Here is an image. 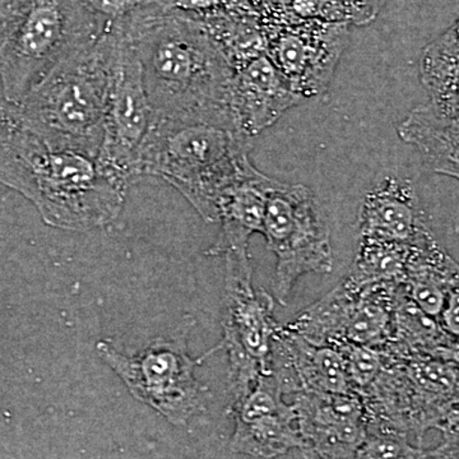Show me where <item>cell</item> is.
<instances>
[{
    "mask_svg": "<svg viewBox=\"0 0 459 459\" xmlns=\"http://www.w3.org/2000/svg\"><path fill=\"white\" fill-rule=\"evenodd\" d=\"M195 325V319L186 316L170 337H157L133 355L120 352L108 341L96 344L99 358L123 380L133 397L177 427L188 424L204 409L208 388L195 377V368L222 350L219 343L201 358L193 359L188 338Z\"/></svg>",
    "mask_w": 459,
    "mask_h": 459,
    "instance_id": "8992f818",
    "label": "cell"
},
{
    "mask_svg": "<svg viewBox=\"0 0 459 459\" xmlns=\"http://www.w3.org/2000/svg\"><path fill=\"white\" fill-rule=\"evenodd\" d=\"M458 25L451 27L422 51L420 78L428 91V102L458 115Z\"/></svg>",
    "mask_w": 459,
    "mask_h": 459,
    "instance_id": "e0dca14e",
    "label": "cell"
},
{
    "mask_svg": "<svg viewBox=\"0 0 459 459\" xmlns=\"http://www.w3.org/2000/svg\"><path fill=\"white\" fill-rule=\"evenodd\" d=\"M397 132L404 143L419 151L429 170L458 179V115L425 102L410 111Z\"/></svg>",
    "mask_w": 459,
    "mask_h": 459,
    "instance_id": "2e32d148",
    "label": "cell"
},
{
    "mask_svg": "<svg viewBox=\"0 0 459 459\" xmlns=\"http://www.w3.org/2000/svg\"><path fill=\"white\" fill-rule=\"evenodd\" d=\"M301 100L267 54L234 66L230 111L235 132L247 141L273 126Z\"/></svg>",
    "mask_w": 459,
    "mask_h": 459,
    "instance_id": "7c38bea8",
    "label": "cell"
},
{
    "mask_svg": "<svg viewBox=\"0 0 459 459\" xmlns=\"http://www.w3.org/2000/svg\"><path fill=\"white\" fill-rule=\"evenodd\" d=\"M323 7V0H294L292 8L298 16L304 18L316 17Z\"/></svg>",
    "mask_w": 459,
    "mask_h": 459,
    "instance_id": "cb8c5ba5",
    "label": "cell"
},
{
    "mask_svg": "<svg viewBox=\"0 0 459 459\" xmlns=\"http://www.w3.org/2000/svg\"><path fill=\"white\" fill-rule=\"evenodd\" d=\"M113 23L95 45L50 72L0 115L38 135L48 146L96 159L104 137L113 71Z\"/></svg>",
    "mask_w": 459,
    "mask_h": 459,
    "instance_id": "3957f363",
    "label": "cell"
},
{
    "mask_svg": "<svg viewBox=\"0 0 459 459\" xmlns=\"http://www.w3.org/2000/svg\"><path fill=\"white\" fill-rule=\"evenodd\" d=\"M415 246L360 241L358 256L347 282L358 287L394 283L401 285Z\"/></svg>",
    "mask_w": 459,
    "mask_h": 459,
    "instance_id": "ac0fdd59",
    "label": "cell"
},
{
    "mask_svg": "<svg viewBox=\"0 0 459 459\" xmlns=\"http://www.w3.org/2000/svg\"><path fill=\"white\" fill-rule=\"evenodd\" d=\"M458 289L451 292L442 314L437 318L440 327L452 337L458 338Z\"/></svg>",
    "mask_w": 459,
    "mask_h": 459,
    "instance_id": "7402d4cb",
    "label": "cell"
},
{
    "mask_svg": "<svg viewBox=\"0 0 459 459\" xmlns=\"http://www.w3.org/2000/svg\"><path fill=\"white\" fill-rule=\"evenodd\" d=\"M305 459H355L368 433L360 395L301 391L292 403Z\"/></svg>",
    "mask_w": 459,
    "mask_h": 459,
    "instance_id": "30bf717a",
    "label": "cell"
},
{
    "mask_svg": "<svg viewBox=\"0 0 459 459\" xmlns=\"http://www.w3.org/2000/svg\"><path fill=\"white\" fill-rule=\"evenodd\" d=\"M84 4L108 23L120 22L143 9L174 8V0H83Z\"/></svg>",
    "mask_w": 459,
    "mask_h": 459,
    "instance_id": "44dd1931",
    "label": "cell"
},
{
    "mask_svg": "<svg viewBox=\"0 0 459 459\" xmlns=\"http://www.w3.org/2000/svg\"><path fill=\"white\" fill-rule=\"evenodd\" d=\"M420 459H458V434L444 433L443 443L435 451L422 452Z\"/></svg>",
    "mask_w": 459,
    "mask_h": 459,
    "instance_id": "603a6c76",
    "label": "cell"
},
{
    "mask_svg": "<svg viewBox=\"0 0 459 459\" xmlns=\"http://www.w3.org/2000/svg\"><path fill=\"white\" fill-rule=\"evenodd\" d=\"M157 117L232 129L234 66L202 21L151 7L120 21Z\"/></svg>",
    "mask_w": 459,
    "mask_h": 459,
    "instance_id": "6da1fadb",
    "label": "cell"
},
{
    "mask_svg": "<svg viewBox=\"0 0 459 459\" xmlns=\"http://www.w3.org/2000/svg\"><path fill=\"white\" fill-rule=\"evenodd\" d=\"M337 350L342 355L352 394L364 397L385 369V352L351 343L337 347Z\"/></svg>",
    "mask_w": 459,
    "mask_h": 459,
    "instance_id": "ffe728a7",
    "label": "cell"
},
{
    "mask_svg": "<svg viewBox=\"0 0 459 459\" xmlns=\"http://www.w3.org/2000/svg\"><path fill=\"white\" fill-rule=\"evenodd\" d=\"M274 374L261 377L250 391L231 402L235 430L230 448L240 455L273 459L299 448L294 406L282 398Z\"/></svg>",
    "mask_w": 459,
    "mask_h": 459,
    "instance_id": "8fae6325",
    "label": "cell"
},
{
    "mask_svg": "<svg viewBox=\"0 0 459 459\" xmlns=\"http://www.w3.org/2000/svg\"><path fill=\"white\" fill-rule=\"evenodd\" d=\"M415 448L400 429L385 422L368 420V433L355 459H420Z\"/></svg>",
    "mask_w": 459,
    "mask_h": 459,
    "instance_id": "d6986e66",
    "label": "cell"
},
{
    "mask_svg": "<svg viewBox=\"0 0 459 459\" xmlns=\"http://www.w3.org/2000/svg\"><path fill=\"white\" fill-rule=\"evenodd\" d=\"M276 183L252 164L225 190L217 207L221 231L205 255L249 256V238L255 232L262 234L265 204Z\"/></svg>",
    "mask_w": 459,
    "mask_h": 459,
    "instance_id": "9a60e30c",
    "label": "cell"
},
{
    "mask_svg": "<svg viewBox=\"0 0 459 459\" xmlns=\"http://www.w3.org/2000/svg\"><path fill=\"white\" fill-rule=\"evenodd\" d=\"M346 42L342 26L290 30L272 41L268 57L296 93L313 98L328 90Z\"/></svg>",
    "mask_w": 459,
    "mask_h": 459,
    "instance_id": "4fadbf2b",
    "label": "cell"
},
{
    "mask_svg": "<svg viewBox=\"0 0 459 459\" xmlns=\"http://www.w3.org/2000/svg\"><path fill=\"white\" fill-rule=\"evenodd\" d=\"M114 56L104 137L96 161L101 170L128 188L140 179L142 148L155 114L144 90L140 62L119 23H113Z\"/></svg>",
    "mask_w": 459,
    "mask_h": 459,
    "instance_id": "9c48e42d",
    "label": "cell"
},
{
    "mask_svg": "<svg viewBox=\"0 0 459 459\" xmlns=\"http://www.w3.org/2000/svg\"><path fill=\"white\" fill-rule=\"evenodd\" d=\"M262 235L277 258L274 296L289 303L300 277L333 270L331 231L316 195L303 184L277 180L265 204Z\"/></svg>",
    "mask_w": 459,
    "mask_h": 459,
    "instance_id": "52a82bcc",
    "label": "cell"
},
{
    "mask_svg": "<svg viewBox=\"0 0 459 459\" xmlns=\"http://www.w3.org/2000/svg\"><path fill=\"white\" fill-rule=\"evenodd\" d=\"M360 241L427 246L435 241L412 181L386 177L362 199Z\"/></svg>",
    "mask_w": 459,
    "mask_h": 459,
    "instance_id": "5bb4252c",
    "label": "cell"
},
{
    "mask_svg": "<svg viewBox=\"0 0 459 459\" xmlns=\"http://www.w3.org/2000/svg\"><path fill=\"white\" fill-rule=\"evenodd\" d=\"M223 338L220 346L229 355L231 402L271 373V351L281 325L273 318V298L253 287L250 258L225 256Z\"/></svg>",
    "mask_w": 459,
    "mask_h": 459,
    "instance_id": "ba28073f",
    "label": "cell"
},
{
    "mask_svg": "<svg viewBox=\"0 0 459 459\" xmlns=\"http://www.w3.org/2000/svg\"><path fill=\"white\" fill-rule=\"evenodd\" d=\"M108 25L83 0H0L5 104H16L57 65L95 45Z\"/></svg>",
    "mask_w": 459,
    "mask_h": 459,
    "instance_id": "277c9868",
    "label": "cell"
},
{
    "mask_svg": "<svg viewBox=\"0 0 459 459\" xmlns=\"http://www.w3.org/2000/svg\"><path fill=\"white\" fill-rule=\"evenodd\" d=\"M0 183L29 199L51 228L90 231L114 222L126 186L96 159L48 146L0 115Z\"/></svg>",
    "mask_w": 459,
    "mask_h": 459,
    "instance_id": "7a4b0ae2",
    "label": "cell"
},
{
    "mask_svg": "<svg viewBox=\"0 0 459 459\" xmlns=\"http://www.w3.org/2000/svg\"><path fill=\"white\" fill-rule=\"evenodd\" d=\"M249 148L250 141L225 126L155 117L142 148L140 179L168 181L214 223L223 193L252 165Z\"/></svg>",
    "mask_w": 459,
    "mask_h": 459,
    "instance_id": "5b68a950",
    "label": "cell"
}]
</instances>
